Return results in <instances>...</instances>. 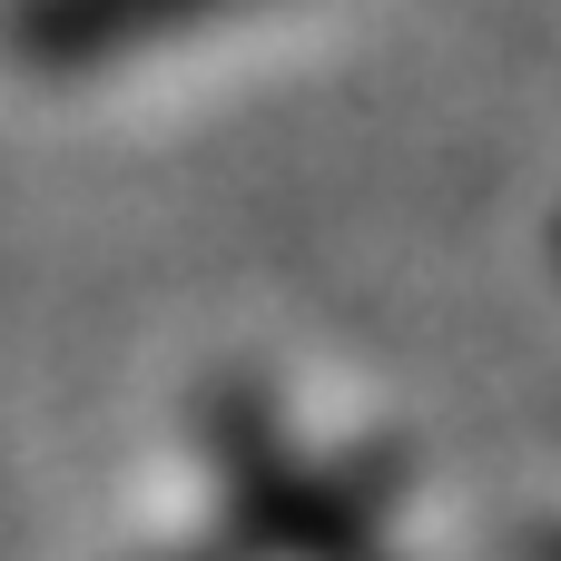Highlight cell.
Masks as SVG:
<instances>
[{
  "label": "cell",
  "mask_w": 561,
  "mask_h": 561,
  "mask_svg": "<svg viewBox=\"0 0 561 561\" xmlns=\"http://www.w3.org/2000/svg\"><path fill=\"white\" fill-rule=\"evenodd\" d=\"M217 10H237V0H10L0 49L20 69H108V59L158 49V39H178Z\"/></svg>",
  "instance_id": "6da1fadb"
}]
</instances>
